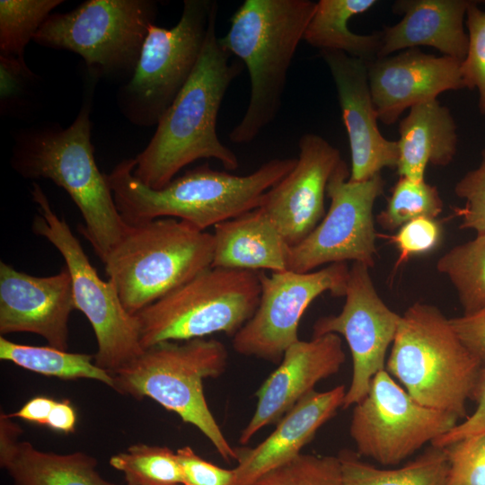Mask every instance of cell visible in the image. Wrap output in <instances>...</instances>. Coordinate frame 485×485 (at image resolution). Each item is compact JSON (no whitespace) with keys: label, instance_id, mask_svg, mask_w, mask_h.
Segmentation results:
<instances>
[{"label":"cell","instance_id":"cell-33","mask_svg":"<svg viewBox=\"0 0 485 485\" xmlns=\"http://www.w3.org/2000/svg\"><path fill=\"white\" fill-rule=\"evenodd\" d=\"M252 485H345L339 456L300 454Z\"/></svg>","mask_w":485,"mask_h":485},{"label":"cell","instance_id":"cell-30","mask_svg":"<svg viewBox=\"0 0 485 485\" xmlns=\"http://www.w3.org/2000/svg\"><path fill=\"white\" fill-rule=\"evenodd\" d=\"M63 0H1L0 57L26 65L24 49Z\"/></svg>","mask_w":485,"mask_h":485},{"label":"cell","instance_id":"cell-34","mask_svg":"<svg viewBox=\"0 0 485 485\" xmlns=\"http://www.w3.org/2000/svg\"><path fill=\"white\" fill-rule=\"evenodd\" d=\"M477 3L470 1L466 11L468 48L460 68L465 88L477 89L479 110L485 115V11Z\"/></svg>","mask_w":485,"mask_h":485},{"label":"cell","instance_id":"cell-29","mask_svg":"<svg viewBox=\"0 0 485 485\" xmlns=\"http://www.w3.org/2000/svg\"><path fill=\"white\" fill-rule=\"evenodd\" d=\"M436 269L454 287L463 314L485 306V233L451 248L438 259Z\"/></svg>","mask_w":485,"mask_h":485},{"label":"cell","instance_id":"cell-6","mask_svg":"<svg viewBox=\"0 0 485 485\" xmlns=\"http://www.w3.org/2000/svg\"><path fill=\"white\" fill-rule=\"evenodd\" d=\"M213 234L162 217L128 225L102 261L108 280L132 315L212 265Z\"/></svg>","mask_w":485,"mask_h":485},{"label":"cell","instance_id":"cell-9","mask_svg":"<svg viewBox=\"0 0 485 485\" xmlns=\"http://www.w3.org/2000/svg\"><path fill=\"white\" fill-rule=\"evenodd\" d=\"M157 12L153 0H88L51 13L32 40L78 54L96 78L128 80Z\"/></svg>","mask_w":485,"mask_h":485},{"label":"cell","instance_id":"cell-16","mask_svg":"<svg viewBox=\"0 0 485 485\" xmlns=\"http://www.w3.org/2000/svg\"><path fill=\"white\" fill-rule=\"evenodd\" d=\"M298 147L295 165L264 194L260 206L291 247L305 239L325 216L327 185L342 161L335 146L313 133L303 135Z\"/></svg>","mask_w":485,"mask_h":485},{"label":"cell","instance_id":"cell-4","mask_svg":"<svg viewBox=\"0 0 485 485\" xmlns=\"http://www.w3.org/2000/svg\"><path fill=\"white\" fill-rule=\"evenodd\" d=\"M311 0H245L230 19L220 44L247 67L251 93L241 121L231 130L234 144L253 141L281 106L287 72L313 13Z\"/></svg>","mask_w":485,"mask_h":485},{"label":"cell","instance_id":"cell-28","mask_svg":"<svg viewBox=\"0 0 485 485\" xmlns=\"http://www.w3.org/2000/svg\"><path fill=\"white\" fill-rule=\"evenodd\" d=\"M0 358L31 372L63 380L93 379L113 388V376L99 367L94 356L71 353L51 346L37 347L0 337Z\"/></svg>","mask_w":485,"mask_h":485},{"label":"cell","instance_id":"cell-22","mask_svg":"<svg viewBox=\"0 0 485 485\" xmlns=\"http://www.w3.org/2000/svg\"><path fill=\"white\" fill-rule=\"evenodd\" d=\"M469 3V0L395 1L392 12L403 17L396 24L384 27L378 58L399 50L428 46L462 62L468 48L463 19Z\"/></svg>","mask_w":485,"mask_h":485},{"label":"cell","instance_id":"cell-27","mask_svg":"<svg viewBox=\"0 0 485 485\" xmlns=\"http://www.w3.org/2000/svg\"><path fill=\"white\" fill-rule=\"evenodd\" d=\"M339 458L345 485H445L448 472L445 449L432 445L396 469L376 468L353 452L344 451Z\"/></svg>","mask_w":485,"mask_h":485},{"label":"cell","instance_id":"cell-32","mask_svg":"<svg viewBox=\"0 0 485 485\" xmlns=\"http://www.w3.org/2000/svg\"><path fill=\"white\" fill-rule=\"evenodd\" d=\"M444 202L436 186L424 181L400 177L391 191L385 208L376 216L385 230L397 231L419 217H437Z\"/></svg>","mask_w":485,"mask_h":485},{"label":"cell","instance_id":"cell-24","mask_svg":"<svg viewBox=\"0 0 485 485\" xmlns=\"http://www.w3.org/2000/svg\"><path fill=\"white\" fill-rule=\"evenodd\" d=\"M20 427L6 414L0 418V465L14 485H114L96 471L97 461L76 452L57 454L18 441Z\"/></svg>","mask_w":485,"mask_h":485},{"label":"cell","instance_id":"cell-17","mask_svg":"<svg viewBox=\"0 0 485 485\" xmlns=\"http://www.w3.org/2000/svg\"><path fill=\"white\" fill-rule=\"evenodd\" d=\"M75 309L67 267L36 277L0 262V332H31L49 346L67 350L68 322Z\"/></svg>","mask_w":485,"mask_h":485},{"label":"cell","instance_id":"cell-13","mask_svg":"<svg viewBox=\"0 0 485 485\" xmlns=\"http://www.w3.org/2000/svg\"><path fill=\"white\" fill-rule=\"evenodd\" d=\"M349 176L342 160L327 185L329 210L305 239L290 248L287 270L310 272L324 264L348 261L375 265L374 206L385 182L381 173L363 181H351Z\"/></svg>","mask_w":485,"mask_h":485},{"label":"cell","instance_id":"cell-7","mask_svg":"<svg viewBox=\"0 0 485 485\" xmlns=\"http://www.w3.org/2000/svg\"><path fill=\"white\" fill-rule=\"evenodd\" d=\"M228 352L215 339L166 341L146 348L128 365L112 373L113 388L137 400L150 398L183 422L196 427L222 458L236 460L233 448L207 405L203 380L225 370Z\"/></svg>","mask_w":485,"mask_h":485},{"label":"cell","instance_id":"cell-40","mask_svg":"<svg viewBox=\"0 0 485 485\" xmlns=\"http://www.w3.org/2000/svg\"><path fill=\"white\" fill-rule=\"evenodd\" d=\"M454 331L468 349L485 365V306L450 319Z\"/></svg>","mask_w":485,"mask_h":485},{"label":"cell","instance_id":"cell-23","mask_svg":"<svg viewBox=\"0 0 485 485\" xmlns=\"http://www.w3.org/2000/svg\"><path fill=\"white\" fill-rule=\"evenodd\" d=\"M213 238V268L287 270L291 246L260 207L216 225Z\"/></svg>","mask_w":485,"mask_h":485},{"label":"cell","instance_id":"cell-38","mask_svg":"<svg viewBox=\"0 0 485 485\" xmlns=\"http://www.w3.org/2000/svg\"><path fill=\"white\" fill-rule=\"evenodd\" d=\"M181 473L182 485H235L234 469L221 468L207 462L190 446L176 451Z\"/></svg>","mask_w":485,"mask_h":485},{"label":"cell","instance_id":"cell-14","mask_svg":"<svg viewBox=\"0 0 485 485\" xmlns=\"http://www.w3.org/2000/svg\"><path fill=\"white\" fill-rule=\"evenodd\" d=\"M348 275L347 262L304 273L259 271V304L233 337L234 349L243 356L280 361L285 351L299 340L298 325L310 304L325 292L344 296Z\"/></svg>","mask_w":485,"mask_h":485},{"label":"cell","instance_id":"cell-11","mask_svg":"<svg viewBox=\"0 0 485 485\" xmlns=\"http://www.w3.org/2000/svg\"><path fill=\"white\" fill-rule=\"evenodd\" d=\"M31 194L39 213L32 221V231L53 244L64 258L71 276L75 307L86 316L95 334L94 362L112 374L145 350L137 316L125 309L113 284L99 277L79 240L55 213L36 182Z\"/></svg>","mask_w":485,"mask_h":485},{"label":"cell","instance_id":"cell-5","mask_svg":"<svg viewBox=\"0 0 485 485\" xmlns=\"http://www.w3.org/2000/svg\"><path fill=\"white\" fill-rule=\"evenodd\" d=\"M483 363L435 305L415 303L401 321L385 370L419 403L466 418V402Z\"/></svg>","mask_w":485,"mask_h":485},{"label":"cell","instance_id":"cell-25","mask_svg":"<svg viewBox=\"0 0 485 485\" xmlns=\"http://www.w3.org/2000/svg\"><path fill=\"white\" fill-rule=\"evenodd\" d=\"M396 170L400 177L424 181L428 163L448 165L456 154L455 121L437 99L412 106L400 122Z\"/></svg>","mask_w":485,"mask_h":485},{"label":"cell","instance_id":"cell-39","mask_svg":"<svg viewBox=\"0 0 485 485\" xmlns=\"http://www.w3.org/2000/svg\"><path fill=\"white\" fill-rule=\"evenodd\" d=\"M472 399L477 403L474 412L457 423L446 434L434 440L431 445L445 447L458 440L485 432V365L480 370Z\"/></svg>","mask_w":485,"mask_h":485},{"label":"cell","instance_id":"cell-3","mask_svg":"<svg viewBox=\"0 0 485 485\" xmlns=\"http://www.w3.org/2000/svg\"><path fill=\"white\" fill-rule=\"evenodd\" d=\"M91 131V103L85 101L67 128L45 124L19 130L11 165L23 178L48 179L66 191L84 220L81 232L103 261L128 224L96 164Z\"/></svg>","mask_w":485,"mask_h":485},{"label":"cell","instance_id":"cell-31","mask_svg":"<svg viewBox=\"0 0 485 485\" xmlns=\"http://www.w3.org/2000/svg\"><path fill=\"white\" fill-rule=\"evenodd\" d=\"M110 464L127 485H182L176 452L165 446L136 444L112 455Z\"/></svg>","mask_w":485,"mask_h":485},{"label":"cell","instance_id":"cell-21","mask_svg":"<svg viewBox=\"0 0 485 485\" xmlns=\"http://www.w3.org/2000/svg\"><path fill=\"white\" fill-rule=\"evenodd\" d=\"M347 389L340 384L313 391L291 408L274 431L252 448H235V485H252L261 475L301 454L318 429L342 408Z\"/></svg>","mask_w":485,"mask_h":485},{"label":"cell","instance_id":"cell-37","mask_svg":"<svg viewBox=\"0 0 485 485\" xmlns=\"http://www.w3.org/2000/svg\"><path fill=\"white\" fill-rule=\"evenodd\" d=\"M399 251L396 267L410 257L435 250L442 239V228L436 218L419 217L400 227L391 237Z\"/></svg>","mask_w":485,"mask_h":485},{"label":"cell","instance_id":"cell-18","mask_svg":"<svg viewBox=\"0 0 485 485\" xmlns=\"http://www.w3.org/2000/svg\"><path fill=\"white\" fill-rule=\"evenodd\" d=\"M320 53L334 81L348 137L349 180L363 181L385 167L396 168L398 143L386 139L378 128L366 63L340 51L323 49Z\"/></svg>","mask_w":485,"mask_h":485},{"label":"cell","instance_id":"cell-10","mask_svg":"<svg viewBox=\"0 0 485 485\" xmlns=\"http://www.w3.org/2000/svg\"><path fill=\"white\" fill-rule=\"evenodd\" d=\"M218 4L185 0L171 29L152 24L132 76L119 89L118 106L138 127L157 125L194 71Z\"/></svg>","mask_w":485,"mask_h":485},{"label":"cell","instance_id":"cell-26","mask_svg":"<svg viewBox=\"0 0 485 485\" xmlns=\"http://www.w3.org/2000/svg\"><path fill=\"white\" fill-rule=\"evenodd\" d=\"M375 0H320L306 26L304 40L320 50H336L371 63L378 58L382 32L357 34L348 22L355 15L372 8Z\"/></svg>","mask_w":485,"mask_h":485},{"label":"cell","instance_id":"cell-35","mask_svg":"<svg viewBox=\"0 0 485 485\" xmlns=\"http://www.w3.org/2000/svg\"><path fill=\"white\" fill-rule=\"evenodd\" d=\"M444 448L448 459L445 485H485V432Z\"/></svg>","mask_w":485,"mask_h":485},{"label":"cell","instance_id":"cell-19","mask_svg":"<svg viewBox=\"0 0 485 485\" xmlns=\"http://www.w3.org/2000/svg\"><path fill=\"white\" fill-rule=\"evenodd\" d=\"M345 360L341 339L335 333L291 345L256 392L257 406L240 435V444H247L262 428L278 422L320 381L337 374Z\"/></svg>","mask_w":485,"mask_h":485},{"label":"cell","instance_id":"cell-1","mask_svg":"<svg viewBox=\"0 0 485 485\" xmlns=\"http://www.w3.org/2000/svg\"><path fill=\"white\" fill-rule=\"evenodd\" d=\"M215 18L198 64L190 79L156 125L146 148L135 158L133 174L153 190L167 185L188 164L204 158L218 160L236 170V154L216 134V119L232 82L243 64L234 60L219 42Z\"/></svg>","mask_w":485,"mask_h":485},{"label":"cell","instance_id":"cell-2","mask_svg":"<svg viewBox=\"0 0 485 485\" xmlns=\"http://www.w3.org/2000/svg\"><path fill=\"white\" fill-rule=\"evenodd\" d=\"M276 158L247 175L217 171L206 163L153 190L133 174L134 158L119 163L106 179L117 208L128 225L162 217L183 220L200 231L260 206L264 194L295 165Z\"/></svg>","mask_w":485,"mask_h":485},{"label":"cell","instance_id":"cell-8","mask_svg":"<svg viewBox=\"0 0 485 485\" xmlns=\"http://www.w3.org/2000/svg\"><path fill=\"white\" fill-rule=\"evenodd\" d=\"M260 295L259 271L210 267L136 314L142 348L217 332L234 337Z\"/></svg>","mask_w":485,"mask_h":485},{"label":"cell","instance_id":"cell-12","mask_svg":"<svg viewBox=\"0 0 485 485\" xmlns=\"http://www.w3.org/2000/svg\"><path fill=\"white\" fill-rule=\"evenodd\" d=\"M458 419L416 401L384 369L372 379L366 396L355 405L349 433L358 455L382 465H397L446 434Z\"/></svg>","mask_w":485,"mask_h":485},{"label":"cell","instance_id":"cell-36","mask_svg":"<svg viewBox=\"0 0 485 485\" xmlns=\"http://www.w3.org/2000/svg\"><path fill=\"white\" fill-rule=\"evenodd\" d=\"M455 195L465 201L458 210L462 217L461 229L485 233V149L479 166L469 171L455 184Z\"/></svg>","mask_w":485,"mask_h":485},{"label":"cell","instance_id":"cell-20","mask_svg":"<svg viewBox=\"0 0 485 485\" xmlns=\"http://www.w3.org/2000/svg\"><path fill=\"white\" fill-rule=\"evenodd\" d=\"M368 81L377 118L385 125L408 108L436 99L446 91L464 89L461 62L409 48L367 63Z\"/></svg>","mask_w":485,"mask_h":485},{"label":"cell","instance_id":"cell-41","mask_svg":"<svg viewBox=\"0 0 485 485\" xmlns=\"http://www.w3.org/2000/svg\"><path fill=\"white\" fill-rule=\"evenodd\" d=\"M56 400L37 396L28 401L19 410L8 414L10 418H19L29 422L45 425L56 403Z\"/></svg>","mask_w":485,"mask_h":485},{"label":"cell","instance_id":"cell-15","mask_svg":"<svg viewBox=\"0 0 485 485\" xmlns=\"http://www.w3.org/2000/svg\"><path fill=\"white\" fill-rule=\"evenodd\" d=\"M368 269L364 264L352 263L342 310L336 315L319 318L313 326V337L342 335L349 347L353 372L343 409L361 401L374 376L385 369L387 349L401 316L379 296Z\"/></svg>","mask_w":485,"mask_h":485},{"label":"cell","instance_id":"cell-42","mask_svg":"<svg viewBox=\"0 0 485 485\" xmlns=\"http://www.w3.org/2000/svg\"><path fill=\"white\" fill-rule=\"evenodd\" d=\"M76 412L68 400L57 401L48 418L46 426L64 433L74 432Z\"/></svg>","mask_w":485,"mask_h":485}]
</instances>
